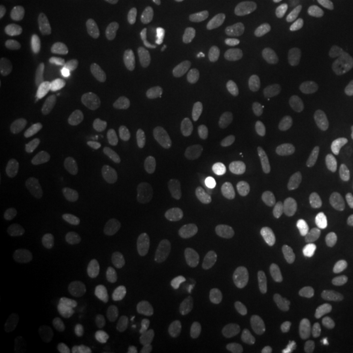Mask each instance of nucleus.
Masks as SVG:
<instances>
[{
    "label": "nucleus",
    "mask_w": 353,
    "mask_h": 353,
    "mask_svg": "<svg viewBox=\"0 0 353 353\" xmlns=\"http://www.w3.org/2000/svg\"><path fill=\"white\" fill-rule=\"evenodd\" d=\"M306 271L319 290L331 299L339 297L344 284L338 268L331 262L327 255L314 252L306 259Z\"/></svg>",
    "instance_id": "1"
},
{
    "label": "nucleus",
    "mask_w": 353,
    "mask_h": 353,
    "mask_svg": "<svg viewBox=\"0 0 353 353\" xmlns=\"http://www.w3.org/2000/svg\"><path fill=\"white\" fill-rule=\"evenodd\" d=\"M163 203L169 212L181 220H192L202 210L199 195L186 185H176L165 190Z\"/></svg>",
    "instance_id": "2"
},
{
    "label": "nucleus",
    "mask_w": 353,
    "mask_h": 353,
    "mask_svg": "<svg viewBox=\"0 0 353 353\" xmlns=\"http://www.w3.org/2000/svg\"><path fill=\"white\" fill-rule=\"evenodd\" d=\"M77 57L85 70H100L103 64L102 52L94 33L89 26H80L76 34Z\"/></svg>",
    "instance_id": "3"
},
{
    "label": "nucleus",
    "mask_w": 353,
    "mask_h": 353,
    "mask_svg": "<svg viewBox=\"0 0 353 353\" xmlns=\"http://www.w3.org/2000/svg\"><path fill=\"white\" fill-rule=\"evenodd\" d=\"M181 141L183 148L196 163L208 165L214 159L212 148L196 128L185 127L181 131Z\"/></svg>",
    "instance_id": "4"
},
{
    "label": "nucleus",
    "mask_w": 353,
    "mask_h": 353,
    "mask_svg": "<svg viewBox=\"0 0 353 353\" xmlns=\"http://www.w3.org/2000/svg\"><path fill=\"white\" fill-rule=\"evenodd\" d=\"M278 110L279 122L281 130L287 135H294L301 126L303 115L299 103L290 99L288 94L280 93L275 100Z\"/></svg>",
    "instance_id": "5"
},
{
    "label": "nucleus",
    "mask_w": 353,
    "mask_h": 353,
    "mask_svg": "<svg viewBox=\"0 0 353 353\" xmlns=\"http://www.w3.org/2000/svg\"><path fill=\"white\" fill-rule=\"evenodd\" d=\"M248 125L255 139L265 141L270 138L271 121H270V110L265 100L255 99L249 103Z\"/></svg>",
    "instance_id": "6"
},
{
    "label": "nucleus",
    "mask_w": 353,
    "mask_h": 353,
    "mask_svg": "<svg viewBox=\"0 0 353 353\" xmlns=\"http://www.w3.org/2000/svg\"><path fill=\"white\" fill-rule=\"evenodd\" d=\"M174 63L176 68L188 77H195L199 74L201 65L198 61V55L194 50L192 45L190 43L189 39L186 38H176L172 46Z\"/></svg>",
    "instance_id": "7"
},
{
    "label": "nucleus",
    "mask_w": 353,
    "mask_h": 353,
    "mask_svg": "<svg viewBox=\"0 0 353 353\" xmlns=\"http://www.w3.org/2000/svg\"><path fill=\"white\" fill-rule=\"evenodd\" d=\"M113 205V194L110 190H102L96 194L89 203L88 208L84 214V227L88 230H93L100 227L102 221L106 219Z\"/></svg>",
    "instance_id": "8"
},
{
    "label": "nucleus",
    "mask_w": 353,
    "mask_h": 353,
    "mask_svg": "<svg viewBox=\"0 0 353 353\" xmlns=\"http://www.w3.org/2000/svg\"><path fill=\"white\" fill-rule=\"evenodd\" d=\"M37 338V323L32 318H21L13 330V350L16 353H30L36 347Z\"/></svg>",
    "instance_id": "9"
},
{
    "label": "nucleus",
    "mask_w": 353,
    "mask_h": 353,
    "mask_svg": "<svg viewBox=\"0 0 353 353\" xmlns=\"http://www.w3.org/2000/svg\"><path fill=\"white\" fill-rule=\"evenodd\" d=\"M128 334L143 350H153L156 345V331L151 319L144 314H135L128 322Z\"/></svg>",
    "instance_id": "10"
},
{
    "label": "nucleus",
    "mask_w": 353,
    "mask_h": 353,
    "mask_svg": "<svg viewBox=\"0 0 353 353\" xmlns=\"http://www.w3.org/2000/svg\"><path fill=\"white\" fill-rule=\"evenodd\" d=\"M26 139L23 125L11 115H3L0 119V145L6 152L16 151Z\"/></svg>",
    "instance_id": "11"
},
{
    "label": "nucleus",
    "mask_w": 353,
    "mask_h": 353,
    "mask_svg": "<svg viewBox=\"0 0 353 353\" xmlns=\"http://www.w3.org/2000/svg\"><path fill=\"white\" fill-rule=\"evenodd\" d=\"M101 312L92 303H81L75 306L63 319V326L67 330H79L88 327L100 321Z\"/></svg>",
    "instance_id": "12"
},
{
    "label": "nucleus",
    "mask_w": 353,
    "mask_h": 353,
    "mask_svg": "<svg viewBox=\"0 0 353 353\" xmlns=\"http://www.w3.org/2000/svg\"><path fill=\"white\" fill-rule=\"evenodd\" d=\"M52 249H54V241L49 237L43 236V237L33 239L29 241L21 250L20 254L21 263L28 268L37 267L48 259Z\"/></svg>",
    "instance_id": "13"
},
{
    "label": "nucleus",
    "mask_w": 353,
    "mask_h": 353,
    "mask_svg": "<svg viewBox=\"0 0 353 353\" xmlns=\"http://www.w3.org/2000/svg\"><path fill=\"white\" fill-rule=\"evenodd\" d=\"M168 239V230L164 223L154 219L147 223L137 237V246L143 252H153L163 246Z\"/></svg>",
    "instance_id": "14"
},
{
    "label": "nucleus",
    "mask_w": 353,
    "mask_h": 353,
    "mask_svg": "<svg viewBox=\"0 0 353 353\" xmlns=\"http://www.w3.org/2000/svg\"><path fill=\"white\" fill-rule=\"evenodd\" d=\"M237 57L239 49L233 43H225L216 50L211 61V72L216 80H227L232 74L233 63Z\"/></svg>",
    "instance_id": "15"
},
{
    "label": "nucleus",
    "mask_w": 353,
    "mask_h": 353,
    "mask_svg": "<svg viewBox=\"0 0 353 353\" xmlns=\"http://www.w3.org/2000/svg\"><path fill=\"white\" fill-rule=\"evenodd\" d=\"M101 181V165L88 163L76 173L72 194L75 198H84Z\"/></svg>",
    "instance_id": "16"
},
{
    "label": "nucleus",
    "mask_w": 353,
    "mask_h": 353,
    "mask_svg": "<svg viewBox=\"0 0 353 353\" xmlns=\"http://www.w3.org/2000/svg\"><path fill=\"white\" fill-rule=\"evenodd\" d=\"M10 64L16 71L33 72L43 67L45 57L41 51L30 48H20L11 54Z\"/></svg>",
    "instance_id": "17"
},
{
    "label": "nucleus",
    "mask_w": 353,
    "mask_h": 353,
    "mask_svg": "<svg viewBox=\"0 0 353 353\" xmlns=\"http://www.w3.org/2000/svg\"><path fill=\"white\" fill-rule=\"evenodd\" d=\"M102 103L108 108L131 110L137 106V96L126 85L114 84L103 92Z\"/></svg>",
    "instance_id": "18"
},
{
    "label": "nucleus",
    "mask_w": 353,
    "mask_h": 353,
    "mask_svg": "<svg viewBox=\"0 0 353 353\" xmlns=\"http://www.w3.org/2000/svg\"><path fill=\"white\" fill-rule=\"evenodd\" d=\"M49 26H50V21L46 13L39 12V11L29 13L23 20L21 34L30 42H39L48 36Z\"/></svg>",
    "instance_id": "19"
},
{
    "label": "nucleus",
    "mask_w": 353,
    "mask_h": 353,
    "mask_svg": "<svg viewBox=\"0 0 353 353\" xmlns=\"http://www.w3.org/2000/svg\"><path fill=\"white\" fill-rule=\"evenodd\" d=\"M312 332H313V323L310 316L306 313L299 312L290 318L288 334H290V341L296 347L299 348L306 347L312 339Z\"/></svg>",
    "instance_id": "20"
},
{
    "label": "nucleus",
    "mask_w": 353,
    "mask_h": 353,
    "mask_svg": "<svg viewBox=\"0 0 353 353\" xmlns=\"http://www.w3.org/2000/svg\"><path fill=\"white\" fill-rule=\"evenodd\" d=\"M307 33V21L303 13H294L283 29L281 41L285 48H297L303 43Z\"/></svg>",
    "instance_id": "21"
},
{
    "label": "nucleus",
    "mask_w": 353,
    "mask_h": 353,
    "mask_svg": "<svg viewBox=\"0 0 353 353\" xmlns=\"http://www.w3.org/2000/svg\"><path fill=\"white\" fill-rule=\"evenodd\" d=\"M261 212V203L250 192H242L227 207V214L234 219H254Z\"/></svg>",
    "instance_id": "22"
},
{
    "label": "nucleus",
    "mask_w": 353,
    "mask_h": 353,
    "mask_svg": "<svg viewBox=\"0 0 353 353\" xmlns=\"http://www.w3.org/2000/svg\"><path fill=\"white\" fill-rule=\"evenodd\" d=\"M326 186V179L321 173H307L293 182L292 191L299 198H312L321 195Z\"/></svg>",
    "instance_id": "23"
},
{
    "label": "nucleus",
    "mask_w": 353,
    "mask_h": 353,
    "mask_svg": "<svg viewBox=\"0 0 353 353\" xmlns=\"http://www.w3.org/2000/svg\"><path fill=\"white\" fill-rule=\"evenodd\" d=\"M89 128L88 126L79 127L76 131L75 137L71 144V154H70V163L71 169L77 173L83 166L88 164V154H87V147H88Z\"/></svg>",
    "instance_id": "24"
},
{
    "label": "nucleus",
    "mask_w": 353,
    "mask_h": 353,
    "mask_svg": "<svg viewBox=\"0 0 353 353\" xmlns=\"http://www.w3.org/2000/svg\"><path fill=\"white\" fill-rule=\"evenodd\" d=\"M205 303L208 305V307L214 312L217 316L221 319H224L228 325L233 326V327H239L242 323L240 313L237 312V309L230 303H228L225 299H223L219 294L211 293L207 296Z\"/></svg>",
    "instance_id": "25"
},
{
    "label": "nucleus",
    "mask_w": 353,
    "mask_h": 353,
    "mask_svg": "<svg viewBox=\"0 0 353 353\" xmlns=\"http://www.w3.org/2000/svg\"><path fill=\"white\" fill-rule=\"evenodd\" d=\"M84 255H85V250L83 246L76 245L65 249L49 265V274L52 276H58L63 274L67 270L77 265L84 258Z\"/></svg>",
    "instance_id": "26"
},
{
    "label": "nucleus",
    "mask_w": 353,
    "mask_h": 353,
    "mask_svg": "<svg viewBox=\"0 0 353 353\" xmlns=\"http://www.w3.org/2000/svg\"><path fill=\"white\" fill-rule=\"evenodd\" d=\"M62 92L64 102L70 108H75L81 99V80L72 68H67L62 77Z\"/></svg>",
    "instance_id": "27"
},
{
    "label": "nucleus",
    "mask_w": 353,
    "mask_h": 353,
    "mask_svg": "<svg viewBox=\"0 0 353 353\" xmlns=\"http://www.w3.org/2000/svg\"><path fill=\"white\" fill-rule=\"evenodd\" d=\"M132 169V165L123 157H113L101 165V181L112 183L126 176Z\"/></svg>",
    "instance_id": "28"
},
{
    "label": "nucleus",
    "mask_w": 353,
    "mask_h": 353,
    "mask_svg": "<svg viewBox=\"0 0 353 353\" xmlns=\"http://www.w3.org/2000/svg\"><path fill=\"white\" fill-rule=\"evenodd\" d=\"M214 279L220 290L232 292L236 288L237 279L233 265L227 258H220L216 261L214 267Z\"/></svg>",
    "instance_id": "29"
},
{
    "label": "nucleus",
    "mask_w": 353,
    "mask_h": 353,
    "mask_svg": "<svg viewBox=\"0 0 353 353\" xmlns=\"http://www.w3.org/2000/svg\"><path fill=\"white\" fill-rule=\"evenodd\" d=\"M214 246L212 242L203 241L199 237H192L190 239L188 245H186V255L189 256L190 261L194 263L203 265L208 262L212 255H214Z\"/></svg>",
    "instance_id": "30"
},
{
    "label": "nucleus",
    "mask_w": 353,
    "mask_h": 353,
    "mask_svg": "<svg viewBox=\"0 0 353 353\" xmlns=\"http://www.w3.org/2000/svg\"><path fill=\"white\" fill-rule=\"evenodd\" d=\"M272 276H274V285L279 296L285 297L290 293L292 287V274H290V265L285 259L278 258L272 265Z\"/></svg>",
    "instance_id": "31"
},
{
    "label": "nucleus",
    "mask_w": 353,
    "mask_h": 353,
    "mask_svg": "<svg viewBox=\"0 0 353 353\" xmlns=\"http://www.w3.org/2000/svg\"><path fill=\"white\" fill-rule=\"evenodd\" d=\"M203 347L205 353H236L232 341L214 330L205 332L203 338Z\"/></svg>",
    "instance_id": "32"
},
{
    "label": "nucleus",
    "mask_w": 353,
    "mask_h": 353,
    "mask_svg": "<svg viewBox=\"0 0 353 353\" xmlns=\"http://www.w3.org/2000/svg\"><path fill=\"white\" fill-rule=\"evenodd\" d=\"M79 288H80V279L77 276L65 279L61 284H58L51 290V303L57 306H63L74 297V294Z\"/></svg>",
    "instance_id": "33"
},
{
    "label": "nucleus",
    "mask_w": 353,
    "mask_h": 353,
    "mask_svg": "<svg viewBox=\"0 0 353 353\" xmlns=\"http://www.w3.org/2000/svg\"><path fill=\"white\" fill-rule=\"evenodd\" d=\"M239 271L241 278L249 283L256 281L262 274V268L258 259L250 252H242L239 255Z\"/></svg>",
    "instance_id": "34"
},
{
    "label": "nucleus",
    "mask_w": 353,
    "mask_h": 353,
    "mask_svg": "<svg viewBox=\"0 0 353 353\" xmlns=\"http://www.w3.org/2000/svg\"><path fill=\"white\" fill-rule=\"evenodd\" d=\"M11 93L20 100H37L42 96V89L32 80L17 79L11 84Z\"/></svg>",
    "instance_id": "35"
},
{
    "label": "nucleus",
    "mask_w": 353,
    "mask_h": 353,
    "mask_svg": "<svg viewBox=\"0 0 353 353\" xmlns=\"http://www.w3.org/2000/svg\"><path fill=\"white\" fill-rule=\"evenodd\" d=\"M274 26H275L274 17L270 16V14L263 16L259 20L256 29H255V41H256V45L261 49H267V48L271 46L272 34H274Z\"/></svg>",
    "instance_id": "36"
},
{
    "label": "nucleus",
    "mask_w": 353,
    "mask_h": 353,
    "mask_svg": "<svg viewBox=\"0 0 353 353\" xmlns=\"http://www.w3.org/2000/svg\"><path fill=\"white\" fill-rule=\"evenodd\" d=\"M281 75L283 79L287 83V87L290 89V93L296 94V96H301V97H312L313 92L310 89H303L297 85L293 80V57L285 58V61L281 63Z\"/></svg>",
    "instance_id": "37"
},
{
    "label": "nucleus",
    "mask_w": 353,
    "mask_h": 353,
    "mask_svg": "<svg viewBox=\"0 0 353 353\" xmlns=\"http://www.w3.org/2000/svg\"><path fill=\"white\" fill-rule=\"evenodd\" d=\"M156 130H157L156 121L152 119V118H145V119H140L137 123L131 125L128 134H131L139 141L144 143V141H148L154 137Z\"/></svg>",
    "instance_id": "38"
},
{
    "label": "nucleus",
    "mask_w": 353,
    "mask_h": 353,
    "mask_svg": "<svg viewBox=\"0 0 353 353\" xmlns=\"http://www.w3.org/2000/svg\"><path fill=\"white\" fill-rule=\"evenodd\" d=\"M313 88L321 89L325 87L327 81L328 68H330V61L325 55H316L313 59Z\"/></svg>",
    "instance_id": "39"
},
{
    "label": "nucleus",
    "mask_w": 353,
    "mask_h": 353,
    "mask_svg": "<svg viewBox=\"0 0 353 353\" xmlns=\"http://www.w3.org/2000/svg\"><path fill=\"white\" fill-rule=\"evenodd\" d=\"M99 125L105 128H110L113 131H130L131 123L130 119L123 115H118V114H102L99 118Z\"/></svg>",
    "instance_id": "40"
},
{
    "label": "nucleus",
    "mask_w": 353,
    "mask_h": 353,
    "mask_svg": "<svg viewBox=\"0 0 353 353\" xmlns=\"http://www.w3.org/2000/svg\"><path fill=\"white\" fill-rule=\"evenodd\" d=\"M174 290L181 293L182 296L188 299H196L202 294V288L194 283H186V281H178L174 284Z\"/></svg>",
    "instance_id": "41"
},
{
    "label": "nucleus",
    "mask_w": 353,
    "mask_h": 353,
    "mask_svg": "<svg viewBox=\"0 0 353 353\" xmlns=\"http://www.w3.org/2000/svg\"><path fill=\"white\" fill-rule=\"evenodd\" d=\"M122 147L128 154H137L140 151V141L131 134H127L122 139Z\"/></svg>",
    "instance_id": "42"
},
{
    "label": "nucleus",
    "mask_w": 353,
    "mask_h": 353,
    "mask_svg": "<svg viewBox=\"0 0 353 353\" xmlns=\"http://www.w3.org/2000/svg\"><path fill=\"white\" fill-rule=\"evenodd\" d=\"M11 26H12V16H11V13L3 10L0 12V36L1 37H4L8 33Z\"/></svg>",
    "instance_id": "43"
},
{
    "label": "nucleus",
    "mask_w": 353,
    "mask_h": 353,
    "mask_svg": "<svg viewBox=\"0 0 353 353\" xmlns=\"http://www.w3.org/2000/svg\"><path fill=\"white\" fill-rule=\"evenodd\" d=\"M211 3H214L216 6L221 7V8H232L236 6L237 0H210Z\"/></svg>",
    "instance_id": "44"
},
{
    "label": "nucleus",
    "mask_w": 353,
    "mask_h": 353,
    "mask_svg": "<svg viewBox=\"0 0 353 353\" xmlns=\"http://www.w3.org/2000/svg\"><path fill=\"white\" fill-rule=\"evenodd\" d=\"M305 3L316 11H319L322 8V0H305Z\"/></svg>",
    "instance_id": "45"
},
{
    "label": "nucleus",
    "mask_w": 353,
    "mask_h": 353,
    "mask_svg": "<svg viewBox=\"0 0 353 353\" xmlns=\"http://www.w3.org/2000/svg\"><path fill=\"white\" fill-rule=\"evenodd\" d=\"M345 150H347L348 153L353 154V132L345 140Z\"/></svg>",
    "instance_id": "46"
},
{
    "label": "nucleus",
    "mask_w": 353,
    "mask_h": 353,
    "mask_svg": "<svg viewBox=\"0 0 353 353\" xmlns=\"http://www.w3.org/2000/svg\"><path fill=\"white\" fill-rule=\"evenodd\" d=\"M332 96V90H328L327 93H326V96L323 97V102H327L328 99Z\"/></svg>",
    "instance_id": "47"
},
{
    "label": "nucleus",
    "mask_w": 353,
    "mask_h": 353,
    "mask_svg": "<svg viewBox=\"0 0 353 353\" xmlns=\"http://www.w3.org/2000/svg\"><path fill=\"white\" fill-rule=\"evenodd\" d=\"M351 1H352V3H353V0H351Z\"/></svg>",
    "instance_id": "48"
}]
</instances>
